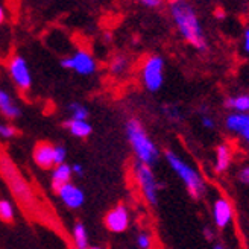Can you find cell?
<instances>
[{
    "instance_id": "1",
    "label": "cell",
    "mask_w": 249,
    "mask_h": 249,
    "mask_svg": "<svg viewBox=\"0 0 249 249\" xmlns=\"http://www.w3.org/2000/svg\"><path fill=\"white\" fill-rule=\"evenodd\" d=\"M0 177L3 178V181L9 187L17 205L28 214L29 219L38 220L43 225L56 230L55 225H59V223L56 222L55 214L44 208L43 202L34 192L32 185L21 175L18 167L14 164V161L9 158V155L2 147H0Z\"/></svg>"
},
{
    "instance_id": "2",
    "label": "cell",
    "mask_w": 249,
    "mask_h": 249,
    "mask_svg": "<svg viewBox=\"0 0 249 249\" xmlns=\"http://www.w3.org/2000/svg\"><path fill=\"white\" fill-rule=\"evenodd\" d=\"M169 14L181 38L196 51L205 52L208 40L196 8L185 0H175L169 5Z\"/></svg>"
},
{
    "instance_id": "3",
    "label": "cell",
    "mask_w": 249,
    "mask_h": 249,
    "mask_svg": "<svg viewBox=\"0 0 249 249\" xmlns=\"http://www.w3.org/2000/svg\"><path fill=\"white\" fill-rule=\"evenodd\" d=\"M126 139L135 155V160L142 164L152 167L160 158V149L151 135L144 129L143 123L139 119H129L124 124Z\"/></svg>"
},
{
    "instance_id": "4",
    "label": "cell",
    "mask_w": 249,
    "mask_h": 249,
    "mask_svg": "<svg viewBox=\"0 0 249 249\" xmlns=\"http://www.w3.org/2000/svg\"><path fill=\"white\" fill-rule=\"evenodd\" d=\"M164 158L167 161L169 167L177 173V177L185 185L187 193H189L195 201L202 199L207 192V184L201 173H199L190 163H187L181 155L170 151V149H167L164 152Z\"/></svg>"
},
{
    "instance_id": "5",
    "label": "cell",
    "mask_w": 249,
    "mask_h": 249,
    "mask_svg": "<svg viewBox=\"0 0 249 249\" xmlns=\"http://www.w3.org/2000/svg\"><path fill=\"white\" fill-rule=\"evenodd\" d=\"M132 175H134L137 185H139V190H140L142 196L144 197V201L149 205H157L158 192L161 189V185L155 177L152 167L135 161L132 166Z\"/></svg>"
},
{
    "instance_id": "6",
    "label": "cell",
    "mask_w": 249,
    "mask_h": 249,
    "mask_svg": "<svg viewBox=\"0 0 249 249\" xmlns=\"http://www.w3.org/2000/svg\"><path fill=\"white\" fill-rule=\"evenodd\" d=\"M164 69L166 62L160 55H149L144 58L140 69V79L147 91L157 93L161 90L164 84Z\"/></svg>"
},
{
    "instance_id": "7",
    "label": "cell",
    "mask_w": 249,
    "mask_h": 249,
    "mask_svg": "<svg viewBox=\"0 0 249 249\" xmlns=\"http://www.w3.org/2000/svg\"><path fill=\"white\" fill-rule=\"evenodd\" d=\"M8 71L12 82L20 91H29L32 87V74L28 61L21 55H12L8 61Z\"/></svg>"
},
{
    "instance_id": "8",
    "label": "cell",
    "mask_w": 249,
    "mask_h": 249,
    "mask_svg": "<svg viewBox=\"0 0 249 249\" xmlns=\"http://www.w3.org/2000/svg\"><path fill=\"white\" fill-rule=\"evenodd\" d=\"M61 67L76 71L78 74H82V76H90V74L96 73L97 62L90 52L76 51L71 56H66L61 59Z\"/></svg>"
},
{
    "instance_id": "9",
    "label": "cell",
    "mask_w": 249,
    "mask_h": 249,
    "mask_svg": "<svg viewBox=\"0 0 249 249\" xmlns=\"http://www.w3.org/2000/svg\"><path fill=\"white\" fill-rule=\"evenodd\" d=\"M104 223H105V228L111 232H114V234L124 232L129 228V223H131V214H129L128 207L123 204L113 207L105 214Z\"/></svg>"
},
{
    "instance_id": "10",
    "label": "cell",
    "mask_w": 249,
    "mask_h": 249,
    "mask_svg": "<svg viewBox=\"0 0 249 249\" xmlns=\"http://www.w3.org/2000/svg\"><path fill=\"white\" fill-rule=\"evenodd\" d=\"M211 217L219 230H225L231 225L234 219V208L228 197L219 196L214 199L213 205H211Z\"/></svg>"
},
{
    "instance_id": "11",
    "label": "cell",
    "mask_w": 249,
    "mask_h": 249,
    "mask_svg": "<svg viewBox=\"0 0 249 249\" xmlns=\"http://www.w3.org/2000/svg\"><path fill=\"white\" fill-rule=\"evenodd\" d=\"M225 129L239 139L249 147V113L237 114L230 113L225 117Z\"/></svg>"
},
{
    "instance_id": "12",
    "label": "cell",
    "mask_w": 249,
    "mask_h": 249,
    "mask_svg": "<svg viewBox=\"0 0 249 249\" xmlns=\"http://www.w3.org/2000/svg\"><path fill=\"white\" fill-rule=\"evenodd\" d=\"M56 195L61 199V202L70 210H79L85 204V193L82 192L81 187L73 182L64 185Z\"/></svg>"
},
{
    "instance_id": "13",
    "label": "cell",
    "mask_w": 249,
    "mask_h": 249,
    "mask_svg": "<svg viewBox=\"0 0 249 249\" xmlns=\"http://www.w3.org/2000/svg\"><path fill=\"white\" fill-rule=\"evenodd\" d=\"M53 144L49 142H40L34 146L32 151V158L34 163L43 170H52L55 167L53 161Z\"/></svg>"
},
{
    "instance_id": "14",
    "label": "cell",
    "mask_w": 249,
    "mask_h": 249,
    "mask_svg": "<svg viewBox=\"0 0 249 249\" xmlns=\"http://www.w3.org/2000/svg\"><path fill=\"white\" fill-rule=\"evenodd\" d=\"M0 114L8 120H16L21 114V109L17 105L16 99L5 89H0Z\"/></svg>"
},
{
    "instance_id": "15",
    "label": "cell",
    "mask_w": 249,
    "mask_h": 249,
    "mask_svg": "<svg viewBox=\"0 0 249 249\" xmlns=\"http://www.w3.org/2000/svg\"><path fill=\"white\" fill-rule=\"evenodd\" d=\"M232 163V147L228 143H220L216 147L214 155V172L217 175L225 173Z\"/></svg>"
},
{
    "instance_id": "16",
    "label": "cell",
    "mask_w": 249,
    "mask_h": 249,
    "mask_svg": "<svg viewBox=\"0 0 249 249\" xmlns=\"http://www.w3.org/2000/svg\"><path fill=\"white\" fill-rule=\"evenodd\" d=\"M71 166L64 163V164H59V166H55L52 169V175H51V185L55 193H58L62 187L67 185L71 182Z\"/></svg>"
},
{
    "instance_id": "17",
    "label": "cell",
    "mask_w": 249,
    "mask_h": 249,
    "mask_svg": "<svg viewBox=\"0 0 249 249\" xmlns=\"http://www.w3.org/2000/svg\"><path fill=\"white\" fill-rule=\"evenodd\" d=\"M64 126L73 137H78V139H87L90 137L93 132V126L89 120H73V119H67L62 123Z\"/></svg>"
},
{
    "instance_id": "18",
    "label": "cell",
    "mask_w": 249,
    "mask_h": 249,
    "mask_svg": "<svg viewBox=\"0 0 249 249\" xmlns=\"http://www.w3.org/2000/svg\"><path fill=\"white\" fill-rule=\"evenodd\" d=\"M230 113H237V114H248L249 113V93H240L234 94L225 99L223 102Z\"/></svg>"
},
{
    "instance_id": "19",
    "label": "cell",
    "mask_w": 249,
    "mask_h": 249,
    "mask_svg": "<svg viewBox=\"0 0 249 249\" xmlns=\"http://www.w3.org/2000/svg\"><path fill=\"white\" fill-rule=\"evenodd\" d=\"M71 242L74 249H89V232L84 223L76 222L71 228Z\"/></svg>"
},
{
    "instance_id": "20",
    "label": "cell",
    "mask_w": 249,
    "mask_h": 249,
    "mask_svg": "<svg viewBox=\"0 0 249 249\" xmlns=\"http://www.w3.org/2000/svg\"><path fill=\"white\" fill-rule=\"evenodd\" d=\"M129 67V61L124 55H116L113 59L109 61V71L114 74V76H120Z\"/></svg>"
},
{
    "instance_id": "21",
    "label": "cell",
    "mask_w": 249,
    "mask_h": 249,
    "mask_svg": "<svg viewBox=\"0 0 249 249\" xmlns=\"http://www.w3.org/2000/svg\"><path fill=\"white\" fill-rule=\"evenodd\" d=\"M16 219V208L8 199H0V220L5 223H11Z\"/></svg>"
},
{
    "instance_id": "22",
    "label": "cell",
    "mask_w": 249,
    "mask_h": 249,
    "mask_svg": "<svg viewBox=\"0 0 249 249\" xmlns=\"http://www.w3.org/2000/svg\"><path fill=\"white\" fill-rule=\"evenodd\" d=\"M67 111L70 117L69 119H73V120H89V108L85 105L79 104V102H71L69 107H67Z\"/></svg>"
},
{
    "instance_id": "23",
    "label": "cell",
    "mask_w": 249,
    "mask_h": 249,
    "mask_svg": "<svg viewBox=\"0 0 249 249\" xmlns=\"http://www.w3.org/2000/svg\"><path fill=\"white\" fill-rule=\"evenodd\" d=\"M163 113L173 123H178V122L182 120V113H181L179 107H177V105H164L163 107Z\"/></svg>"
},
{
    "instance_id": "24",
    "label": "cell",
    "mask_w": 249,
    "mask_h": 249,
    "mask_svg": "<svg viewBox=\"0 0 249 249\" xmlns=\"http://www.w3.org/2000/svg\"><path fill=\"white\" fill-rule=\"evenodd\" d=\"M18 135V129L11 123H0V139L11 140Z\"/></svg>"
},
{
    "instance_id": "25",
    "label": "cell",
    "mask_w": 249,
    "mask_h": 249,
    "mask_svg": "<svg viewBox=\"0 0 249 249\" xmlns=\"http://www.w3.org/2000/svg\"><path fill=\"white\" fill-rule=\"evenodd\" d=\"M137 246H139L140 249H151L152 245H154V240H152V235L146 232V231H140L139 234H137Z\"/></svg>"
},
{
    "instance_id": "26",
    "label": "cell",
    "mask_w": 249,
    "mask_h": 249,
    "mask_svg": "<svg viewBox=\"0 0 249 249\" xmlns=\"http://www.w3.org/2000/svg\"><path fill=\"white\" fill-rule=\"evenodd\" d=\"M67 160V151L64 146H55L53 147V161H55V166H59V164H64Z\"/></svg>"
},
{
    "instance_id": "27",
    "label": "cell",
    "mask_w": 249,
    "mask_h": 249,
    "mask_svg": "<svg viewBox=\"0 0 249 249\" xmlns=\"http://www.w3.org/2000/svg\"><path fill=\"white\" fill-rule=\"evenodd\" d=\"M201 124H202V128L211 131L216 128V120L208 114H204V116H201Z\"/></svg>"
},
{
    "instance_id": "28",
    "label": "cell",
    "mask_w": 249,
    "mask_h": 249,
    "mask_svg": "<svg viewBox=\"0 0 249 249\" xmlns=\"http://www.w3.org/2000/svg\"><path fill=\"white\" fill-rule=\"evenodd\" d=\"M242 49H243L245 55H248V56H249V26H246V28H245V31H243Z\"/></svg>"
},
{
    "instance_id": "29",
    "label": "cell",
    "mask_w": 249,
    "mask_h": 249,
    "mask_svg": "<svg viewBox=\"0 0 249 249\" xmlns=\"http://www.w3.org/2000/svg\"><path fill=\"white\" fill-rule=\"evenodd\" d=\"M239 179H240L243 184L249 185V166H245V167L239 172Z\"/></svg>"
},
{
    "instance_id": "30",
    "label": "cell",
    "mask_w": 249,
    "mask_h": 249,
    "mask_svg": "<svg viewBox=\"0 0 249 249\" xmlns=\"http://www.w3.org/2000/svg\"><path fill=\"white\" fill-rule=\"evenodd\" d=\"M71 173H73V175H76V177H82L84 175V166L79 164V163H74L71 166Z\"/></svg>"
},
{
    "instance_id": "31",
    "label": "cell",
    "mask_w": 249,
    "mask_h": 249,
    "mask_svg": "<svg viewBox=\"0 0 249 249\" xmlns=\"http://www.w3.org/2000/svg\"><path fill=\"white\" fill-rule=\"evenodd\" d=\"M142 5L146 8H158L161 5L160 0H142Z\"/></svg>"
},
{
    "instance_id": "32",
    "label": "cell",
    "mask_w": 249,
    "mask_h": 249,
    "mask_svg": "<svg viewBox=\"0 0 249 249\" xmlns=\"http://www.w3.org/2000/svg\"><path fill=\"white\" fill-rule=\"evenodd\" d=\"M204 235H205V237L208 239V240H211V239H213L214 237V232L213 231H211V228H204Z\"/></svg>"
},
{
    "instance_id": "33",
    "label": "cell",
    "mask_w": 249,
    "mask_h": 249,
    "mask_svg": "<svg viewBox=\"0 0 249 249\" xmlns=\"http://www.w3.org/2000/svg\"><path fill=\"white\" fill-rule=\"evenodd\" d=\"M5 18H6V12H5V8H3L2 5H0V24H3Z\"/></svg>"
},
{
    "instance_id": "34",
    "label": "cell",
    "mask_w": 249,
    "mask_h": 249,
    "mask_svg": "<svg viewBox=\"0 0 249 249\" xmlns=\"http://www.w3.org/2000/svg\"><path fill=\"white\" fill-rule=\"evenodd\" d=\"M216 14H217V18H223V17H225V12H223L222 9H217Z\"/></svg>"
},
{
    "instance_id": "35",
    "label": "cell",
    "mask_w": 249,
    "mask_h": 249,
    "mask_svg": "<svg viewBox=\"0 0 249 249\" xmlns=\"http://www.w3.org/2000/svg\"><path fill=\"white\" fill-rule=\"evenodd\" d=\"M213 249H227V248L223 246V245H214V246H213Z\"/></svg>"
},
{
    "instance_id": "36",
    "label": "cell",
    "mask_w": 249,
    "mask_h": 249,
    "mask_svg": "<svg viewBox=\"0 0 249 249\" xmlns=\"http://www.w3.org/2000/svg\"><path fill=\"white\" fill-rule=\"evenodd\" d=\"M89 249H104V248H101V246H90Z\"/></svg>"
}]
</instances>
